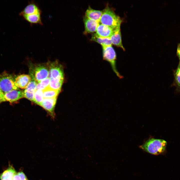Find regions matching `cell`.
I'll return each mask as SVG.
<instances>
[{
    "label": "cell",
    "instance_id": "2e32d148",
    "mask_svg": "<svg viewBox=\"0 0 180 180\" xmlns=\"http://www.w3.org/2000/svg\"><path fill=\"white\" fill-rule=\"evenodd\" d=\"M91 40L100 44L102 46H112L110 38H103L99 37L96 34H93Z\"/></svg>",
    "mask_w": 180,
    "mask_h": 180
},
{
    "label": "cell",
    "instance_id": "d6986e66",
    "mask_svg": "<svg viewBox=\"0 0 180 180\" xmlns=\"http://www.w3.org/2000/svg\"><path fill=\"white\" fill-rule=\"evenodd\" d=\"M31 80L24 91L30 93L34 94L38 83L35 80L33 75L31 74Z\"/></svg>",
    "mask_w": 180,
    "mask_h": 180
},
{
    "label": "cell",
    "instance_id": "5bb4252c",
    "mask_svg": "<svg viewBox=\"0 0 180 180\" xmlns=\"http://www.w3.org/2000/svg\"><path fill=\"white\" fill-rule=\"evenodd\" d=\"M41 14H34L22 16L24 20L30 24H43L41 16Z\"/></svg>",
    "mask_w": 180,
    "mask_h": 180
},
{
    "label": "cell",
    "instance_id": "ac0fdd59",
    "mask_svg": "<svg viewBox=\"0 0 180 180\" xmlns=\"http://www.w3.org/2000/svg\"><path fill=\"white\" fill-rule=\"evenodd\" d=\"M63 82L64 80L51 79L48 87L55 90H60Z\"/></svg>",
    "mask_w": 180,
    "mask_h": 180
},
{
    "label": "cell",
    "instance_id": "3957f363",
    "mask_svg": "<svg viewBox=\"0 0 180 180\" xmlns=\"http://www.w3.org/2000/svg\"><path fill=\"white\" fill-rule=\"evenodd\" d=\"M12 76L6 72L0 75V87L4 94L13 90L18 89Z\"/></svg>",
    "mask_w": 180,
    "mask_h": 180
},
{
    "label": "cell",
    "instance_id": "7a4b0ae2",
    "mask_svg": "<svg viewBox=\"0 0 180 180\" xmlns=\"http://www.w3.org/2000/svg\"><path fill=\"white\" fill-rule=\"evenodd\" d=\"M122 20L112 8L108 6L102 10L100 23L115 29L120 26Z\"/></svg>",
    "mask_w": 180,
    "mask_h": 180
},
{
    "label": "cell",
    "instance_id": "9c48e42d",
    "mask_svg": "<svg viewBox=\"0 0 180 180\" xmlns=\"http://www.w3.org/2000/svg\"><path fill=\"white\" fill-rule=\"evenodd\" d=\"M114 29L107 26L99 24L97 28L95 34L99 37L110 38Z\"/></svg>",
    "mask_w": 180,
    "mask_h": 180
},
{
    "label": "cell",
    "instance_id": "7402d4cb",
    "mask_svg": "<svg viewBox=\"0 0 180 180\" xmlns=\"http://www.w3.org/2000/svg\"><path fill=\"white\" fill-rule=\"evenodd\" d=\"M50 81V79L49 78H48L41 81L39 83L42 86L46 88L48 86Z\"/></svg>",
    "mask_w": 180,
    "mask_h": 180
},
{
    "label": "cell",
    "instance_id": "277c9868",
    "mask_svg": "<svg viewBox=\"0 0 180 180\" xmlns=\"http://www.w3.org/2000/svg\"><path fill=\"white\" fill-rule=\"evenodd\" d=\"M48 78L60 80H64V74L62 66L57 61L50 62Z\"/></svg>",
    "mask_w": 180,
    "mask_h": 180
},
{
    "label": "cell",
    "instance_id": "6da1fadb",
    "mask_svg": "<svg viewBox=\"0 0 180 180\" xmlns=\"http://www.w3.org/2000/svg\"><path fill=\"white\" fill-rule=\"evenodd\" d=\"M167 144L164 140L150 138L140 146V148L150 154L158 155L165 152Z\"/></svg>",
    "mask_w": 180,
    "mask_h": 180
},
{
    "label": "cell",
    "instance_id": "ffe728a7",
    "mask_svg": "<svg viewBox=\"0 0 180 180\" xmlns=\"http://www.w3.org/2000/svg\"><path fill=\"white\" fill-rule=\"evenodd\" d=\"M34 102L40 106L44 98L42 90H36L34 94Z\"/></svg>",
    "mask_w": 180,
    "mask_h": 180
},
{
    "label": "cell",
    "instance_id": "f546056e",
    "mask_svg": "<svg viewBox=\"0 0 180 180\" xmlns=\"http://www.w3.org/2000/svg\"></svg>",
    "mask_w": 180,
    "mask_h": 180
},
{
    "label": "cell",
    "instance_id": "7c38bea8",
    "mask_svg": "<svg viewBox=\"0 0 180 180\" xmlns=\"http://www.w3.org/2000/svg\"><path fill=\"white\" fill-rule=\"evenodd\" d=\"M31 78L28 75L22 74L17 76L14 80L16 86L22 89L26 88L30 82Z\"/></svg>",
    "mask_w": 180,
    "mask_h": 180
},
{
    "label": "cell",
    "instance_id": "4316f807",
    "mask_svg": "<svg viewBox=\"0 0 180 180\" xmlns=\"http://www.w3.org/2000/svg\"><path fill=\"white\" fill-rule=\"evenodd\" d=\"M12 180H21L16 173L14 176Z\"/></svg>",
    "mask_w": 180,
    "mask_h": 180
},
{
    "label": "cell",
    "instance_id": "52a82bcc",
    "mask_svg": "<svg viewBox=\"0 0 180 180\" xmlns=\"http://www.w3.org/2000/svg\"><path fill=\"white\" fill-rule=\"evenodd\" d=\"M24 97V92L19 89L13 90L4 94L5 101L14 102Z\"/></svg>",
    "mask_w": 180,
    "mask_h": 180
},
{
    "label": "cell",
    "instance_id": "d4e9b609",
    "mask_svg": "<svg viewBox=\"0 0 180 180\" xmlns=\"http://www.w3.org/2000/svg\"><path fill=\"white\" fill-rule=\"evenodd\" d=\"M176 54L178 56L180 60V42L178 44L177 46Z\"/></svg>",
    "mask_w": 180,
    "mask_h": 180
},
{
    "label": "cell",
    "instance_id": "cb8c5ba5",
    "mask_svg": "<svg viewBox=\"0 0 180 180\" xmlns=\"http://www.w3.org/2000/svg\"><path fill=\"white\" fill-rule=\"evenodd\" d=\"M46 88L42 86L39 83H38L36 88V90H42Z\"/></svg>",
    "mask_w": 180,
    "mask_h": 180
},
{
    "label": "cell",
    "instance_id": "4fadbf2b",
    "mask_svg": "<svg viewBox=\"0 0 180 180\" xmlns=\"http://www.w3.org/2000/svg\"><path fill=\"white\" fill-rule=\"evenodd\" d=\"M102 13V10H94L89 6L85 12V16L100 23Z\"/></svg>",
    "mask_w": 180,
    "mask_h": 180
},
{
    "label": "cell",
    "instance_id": "8fae6325",
    "mask_svg": "<svg viewBox=\"0 0 180 180\" xmlns=\"http://www.w3.org/2000/svg\"><path fill=\"white\" fill-rule=\"evenodd\" d=\"M83 20L85 28L84 33L86 34L96 32L99 23L90 19L85 16L84 17Z\"/></svg>",
    "mask_w": 180,
    "mask_h": 180
},
{
    "label": "cell",
    "instance_id": "9a60e30c",
    "mask_svg": "<svg viewBox=\"0 0 180 180\" xmlns=\"http://www.w3.org/2000/svg\"><path fill=\"white\" fill-rule=\"evenodd\" d=\"M16 173L12 166L10 165L0 175V180H12L14 176Z\"/></svg>",
    "mask_w": 180,
    "mask_h": 180
},
{
    "label": "cell",
    "instance_id": "30bf717a",
    "mask_svg": "<svg viewBox=\"0 0 180 180\" xmlns=\"http://www.w3.org/2000/svg\"><path fill=\"white\" fill-rule=\"evenodd\" d=\"M41 13V11L38 5L34 2H29L20 14L21 16Z\"/></svg>",
    "mask_w": 180,
    "mask_h": 180
},
{
    "label": "cell",
    "instance_id": "ba28073f",
    "mask_svg": "<svg viewBox=\"0 0 180 180\" xmlns=\"http://www.w3.org/2000/svg\"><path fill=\"white\" fill-rule=\"evenodd\" d=\"M120 26H118L114 29L110 38L112 44L121 48L124 51L125 49L122 43Z\"/></svg>",
    "mask_w": 180,
    "mask_h": 180
},
{
    "label": "cell",
    "instance_id": "83f0119b",
    "mask_svg": "<svg viewBox=\"0 0 180 180\" xmlns=\"http://www.w3.org/2000/svg\"><path fill=\"white\" fill-rule=\"evenodd\" d=\"M2 102H3V100H2V98L0 97V103Z\"/></svg>",
    "mask_w": 180,
    "mask_h": 180
},
{
    "label": "cell",
    "instance_id": "484cf974",
    "mask_svg": "<svg viewBox=\"0 0 180 180\" xmlns=\"http://www.w3.org/2000/svg\"><path fill=\"white\" fill-rule=\"evenodd\" d=\"M4 93L2 91L0 87V97L2 100L3 102L5 101L4 98Z\"/></svg>",
    "mask_w": 180,
    "mask_h": 180
},
{
    "label": "cell",
    "instance_id": "e0dca14e",
    "mask_svg": "<svg viewBox=\"0 0 180 180\" xmlns=\"http://www.w3.org/2000/svg\"><path fill=\"white\" fill-rule=\"evenodd\" d=\"M60 90H56L47 87L42 90L44 98H57Z\"/></svg>",
    "mask_w": 180,
    "mask_h": 180
},
{
    "label": "cell",
    "instance_id": "f1b7e54d",
    "mask_svg": "<svg viewBox=\"0 0 180 180\" xmlns=\"http://www.w3.org/2000/svg\"><path fill=\"white\" fill-rule=\"evenodd\" d=\"M27 180H28L27 179Z\"/></svg>",
    "mask_w": 180,
    "mask_h": 180
},
{
    "label": "cell",
    "instance_id": "5b68a950",
    "mask_svg": "<svg viewBox=\"0 0 180 180\" xmlns=\"http://www.w3.org/2000/svg\"><path fill=\"white\" fill-rule=\"evenodd\" d=\"M49 70L46 66L40 64L36 66L35 68L34 78L37 83L48 77Z\"/></svg>",
    "mask_w": 180,
    "mask_h": 180
},
{
    "label": "cell",
    "instance_id": "44dd1931",
    "mask_svg": "<svg viewBox=\"0 0 180 180\" xmlns=\"http://www.w3.org/2000/svg\"><path fill=\"white\" fill-rule=\"evenodd\" d=\"M175 76L176 82L178 85L180 86V64L176 70Z\"/></svg>",
    "mask_w": 180,
    "mask_h": 180
},
{
    "label": "cell",
    "instance_id": "603a6c76",
    "mask_svg": "<svg viewBox=\"0 0 180 180\" xmlns=\"http://www.w3.org/2000/svg\"><path fill=\"white\" fill-rule=\"evenodd\" d=\"M17 174L21 180H27V179L26 176L23 172H20L17 173Z\"/></svg>",
    "mask_w": 180,
    "mask_h": 180
},
{
    "label": "cell",
    "instance_id": "8992f818",
    "mask_svg": "<svg viewBox=\"0 0 180 180\" xmlns=\"http://www.w3.org/2000/svg\"><path fill=\"white\" fill-rule=\"evenodd\" d=\"M57 98H44L40 106H41L52 117L54 116V109Z\"/></svg>",
    "mask_w": 180,
    "mask_h": 180
}]
</instances>
